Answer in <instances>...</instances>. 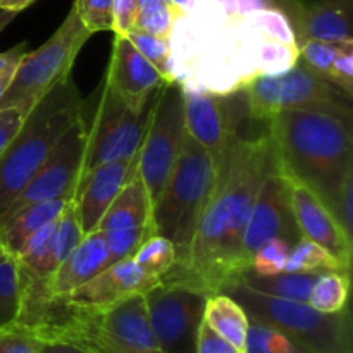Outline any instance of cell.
Masks as SVG:
<instances>
[{
	"label": "cell",
	"instance_id": "1",
	"mask_svg": "<svg viewBox=\"0 0 353 353\" xmlns=\"http://www.w3.org/2000/svg\"><path fill=\"white\" fill-rule=\"evenodd\" d=\"M274 159L268 131L252 137L238 133L233 138L217 164L216 185L192 245L164 279L190 283L214 295L243 274L241 238Z\"/></svg>",
	"mask_w": 353,
	"mask_h": 353
},
{
	"label": "cell",
	"instance_id": "2",
	"mask_svg": "<svg viewBox=\"0 0 353 353\" xmlns=\"http://www.w3.org/2000/svg\"><path fill=\"white\" fill-rule=\"evenodd\" d=\"M264 124L281 168L333 212L341 183L353 171L352 123L321 110H281Z\"/></svg>",
	"mask_w": 353,
	"mask_h": 353
},
{
	"label": "cell",
	"instance_id": "3",
	"mask_svg": "<svg viewBox=\"0 0 353 353\" xmlns=\"http://www.w3.org/2000/svg\"><path fill=\"white\" fill-rule=\"evenodd\" d=\"M81 110L83 99L71 76L34 103L19 133L0 155V214L37 174Z\"/></svg>",
	"mask_w": 353,
	"mask_h": 353
},
{
	"label": "cell",
	"instance_id": "4",
	"mask_svg": "<svg viewBox=\"0 0 353 353\" xmlns=\"http://www.w3.org/2000/svg\"><path fill=\"white\" fill-rule=\"evenodd\" d=\"M216 174L217 165L212 155L188 134L152 207L154 233L168 238L178 248V264L192 245L200 216L216 185Z\"/></svg>",
	"mask_w": 353,
	"mask_h": 353
},
{
	"label": "cell",
	"instance_id": "5",
	"mask_svg": "<svg viewBox=\"0 0 353 353\" xmlns=\"http://www.w3.org/2000/svg\"><path fill=\"white\" fill-rule=\"evenodd\" d=\"M221 293L236 300L248 317L271 324L309 353H353L348 307L338 314H323L307 302L265 295L241 281L230 283Z\"/></svg>",
	"mask_w": 353,
	"mask_h": 353
},
{
	"label": "cell",
	"instance_id": "6",
	"mask_svg": "<svg viewBox=\"0 0 353 353\" xmlns=\"http://www.w3.org/2000/svg\"><path fill=\"white\" fill-rule=\"evenodd\" d=\"M90 37L92 33L83 26L72 6L54 34L37 50H30L24 55L12 81L0 99V109L10 105L33 109L41 97L71 76L76 57Z\"/></svg>",
	"mask_w": 353,
	"mask_h": 353
},
{
	"label": "cell",
	"instance_id": "7",
	"mask_svg": "<svg viewBox=\"0 0 353 353\" xmlns=\"http://www.w3.org/2000/svg\"><path fill=\"white\" fill-rule=\"evenodd\" d=\"M250 117L265 123L281 110H321L352 123L350 99L336 86L310 72L302 62L276 76H255L243 86Z\"/></svg>",
	"mask_w": 353,
	"mask_h": 353
},
{
	"label": "cell",
	"instance_id": "8",
	"mask_svg": "<svg viewBox=\"0 0 353 353\" xmlns=\"http://www.w3.org/2000/svg\"><path fill=\"white\" fill-rule=\"evenodd\" d=\"M92 100V121L86 123V154L79 179L102 164L137 157L154 105L152 102L143 112H134L110 90L105 78L97 86Z\"/></svg>",
	"mask_w": 353,
	"mask_h": 353
},
{
	"label": "cell",
	"instance_id": "9",
	"mask_svg": "<svg viewBox=\"0 0 353 353\" xmlns=\"http://www.w3.org/2000/svg\"><path fill=\"white\" fill-rule=\"evenodd\" d=\"M186 137L181 86L178 81H168L154 100L137 161V172L147 188L152 207L181 154Z\"/></svg>",
	"mask_w": 353,
	"mask_h": 353
},
{
	"label": "cell",
	"instance_id": "10",
	"mask_svg": "<svg viewBox=\"0 0 353 353\" xmlns=\"http://www.w3.org/2000/svg\"><path fill=\"white\" fill-rule=\"evenodd\" d=\"M210 293L185 281L164 279L145 293L148 319L165 353H196V334Z\"/></svg>",
	"mask_w": 353,
	"mask_h": 353
},
{
	"label": "cell",
	"instance_id": "11",
	"mask_svg": "<svg viewBox=\"0 0 353 353\" xmlns=\"http://www.w3.org/2000/svg\"><path fill=\"white\" fill-rule=\"evenodd\" d=\"M179 86L183 93L186 131L212 155L217 165L233 138L240 133L245 116L250 114L243 88L231 95L219 97L195 81H183Z\"/></svg>",
	"mask_w": 353,
	"mask_h": 353
},
{
	"label": "cell",
	"instance_id": "12",
	"mask_svg": "<svg viewBox=\"0 0 353 353\" xmlns=\"http://www.w3.org/2000/svg\"><path fill=\"white\" fill-rule=\"evenodd\" d=\"M86 154V121L81 116L72 123L59 140L47 161L41 164L37 174L30 179L23 192L0 214V223L9 219L17 210L33 203L57 199H74L76 186L81 176Z\"/></svg>",
	"mask_w": 353,
	"mask_h": 353
},
{
	"label": "cell",
	"instance_id": "13",
	"mask_svg": "<svg viewBox=\"0 0 353 353\" xmlns=\"http://www.w3.org/2000/svg\"><path fill=\"white\" fill-rule=\"evenodd\" d=\"M159 283H162L161 279L145 272L134 262L133 257L123 259V261L112 262L100 274H97L95 278H92L79 288L72 290L71 293H68L62 299L47 303L40 310V314L26 326H31L48 309L79 314L100 312V310L117 305V303L130 299V296L145 295L152 288H155Z\"/></svg>",
	"mask_w": 353,
	"mask_h": 353
},
{
	"label": "cell",
	"instance_id": "14",
	"mask_svg": "<svg viewBox=\"0 0 353 353\" xmlns=\"http://www.w3.org/2000/svg\"><path fill=\"white\" fill-rule=\"evenodd\" d=\"M276 155V154H274ZM302 236L296 228L292 207H290L288 186L279 168L278 159L269 169L257 200L254 203L250 217L245 226L243 238H241V265L243 272L247 271L255 252L271 241L272 238H285L290 243H295Z\"/></svg>",
	"mask_w": 353,
	"mask_h": 353
},
{
	"label": "cell",
	"instance_id": "15",
	"mask_svg": "<svg viewBox=\"0 0 353 353\" xmlns=\"http://www.w3.org/2000/svg\"><path fill=\"white\" fill-rule=\"evenodd\" d=\"M278 159V157H276ZM281 168V164H279ZM283 176L286 179L293 217L296 228L303 238H309L314 243L321 245L326 252H330L347 271H352L353 257V240L345 233L341 224L334 217V214L321 202L319 196L303 185L300 179L290 174L281 168Z\"/></svg>",
	"mask_w": 353,
	"mask_h": 353
},
{
	"label": "cell",
	"instance_id": "16",
	"mask_svg": "<svg viewBox=\"0 0 353 353\" xmlns=\"http://www.w3.org/2000/svg\"><path fill=\"white\" fill-rule=\"evenodd\" d=\"M107 85L134 112H143L155 100L164 76L137 50L124 34H116L103 74Z\"/></svg>",
	"mask_w": 353,
	"mask_h": 353
},
{
	"label": "cell",
	"instance_id": "17",
	"mask_svg": "<svg viewBox=\"0 0 353 353\" xmlns=\"http://www.w3.org/2000/svg\"><path fill=\"white\" fill-rule=\"evenodd\" d=\"M54 316L72 317L76 321H81L86 326L93 327L99 333L119 341V343L128 345L138 350H159V343L155 340V334L152 331L150 319H148L147 302L145 295H134L130 299L123 300L117 305L110 309L100 310L93 314H79L68 312V310L48 309L34 321L31 326L38 324L40 321Z\"/></svg>",
	"mask_w": 353,
	"mask_h": 353
},
{
	"label": "cell",
	"instance_id": "18",
	"mask_svg": "<svg viewBox=\"0 0 353 353\" xmlns=\"http://www.w3.org/2000/svg\"><path fill=\"white\" fill-rule=\"evenodd\" d=\"M296 45L305 40L353 45V0H286Z\"/></svg>",
	"mask_w": 353,
	"mask_h": 353
},
{
	"label": "cell",
	"instance_id": "19",
	"mask_svg": "<svg viewBox=\"0 0 353 353\" xmlns=\"http://www.w3.org/2000/svg\"><path fill=\"white\" fill-rule=\"evenodd\" d=\"M137 161L138 155L126 161L102 164L79 179L74 202L83 233L88 234L97 231L105 210L137 171Z\"/></svg>",
	"mask_w": 353,
	"mask_h": 353
},
{
	"label": "cell",
	"instance_id": "20",
	"mask_svg": "<svg viewBox=\"0 0 353 353\" xmlns=\"http://www.w3.org/2000/svg\"><path fill=\"white\" fill-rule=\"evenodd\" d=\"M31 330L37 331L45 341H65L79 347L86 353H165L161 348L159 350H138L128 345L119 343L105 334L99 333L93 327L86 326L81 321L72 317L54 316L40 321Z\"/></svg>",
	"mask_w": 353,
	"mask_h": 353
},
{
	"label": "cell",
	"instance_id": "21",
	"mask_svg": "<svg viewBox=\"0 0 353 353\" xmlns=\"http://www.w3.org/2000/svg\"><path fill=\"white\" fill-rule=\"evenodd\" d=\"M141 226H152V202L143 181L134 171L105 210L97 231L109 233Z\"/></svg>",
	"mask_w": 353,
	"mask_h": 353
},
{
	"label": "cell",
	"instance_id": "22",
	"mask_svg": "<svg viewBox=\"0 0 353 353\" xmlns=\"http://www.w3.org/2000/svg\"><path fill=\"white\" fill-rule=\"evenodd\" d=\"M69 200L71 199H57L33 203V205L17 210L14 216L0 223L2 224V247L6 248L7 254L16 255L31 234L37 233L45 224L57 219Z\"/></svg>",
	"mask_w": 353,
	"mask_h": 353
},
{
	"label": "cell",
	"instance_id": "23",
	"mask_svg": "<svg viewBox=\"0 0 353 353\" xmlns=\"http://www.w3.org/2000/svg\"><path fill=\"white\" fill-rule=\"evenodd\" d=\"M203 321L228 343L233 345L234 350H245L250 319L236 300L228 296L226 293L210 295L203 310Z\"/></svg>",
	"mask_w": 353,
	"mask_h": 353
},
{
	"label": "cell",
	"instance_id": "24",
	"mask_svg": "<svg viewBox=\"0 0 353 353\" xmlns=\"http://www.w3.org/2000/svg\"><path fill=\"white\" fill-rule=\"evenodd\" d=\"M319 274H300V272H281L276 276H255L245 271L236 281L245 283L252 290L278 296V299L295 300V302H309L310 290Z\"/></svg>",
	"mask_w": 353,
	"mask_h": 353
},
{
	"label": "cell",
	"instance_id": "25",
	"mask_svg": "<svg viewBox=\"0 0 353 353\" xmlns=\"http://www.w3.org/2000/svg\"><path fill=\"white\" fill-rule=\"evenodd\" d=\"M26 274L14 255L0 259V326L16 323L23 309Z\"/></svg>",
	"mask_w": 353,
	"mask_h": 353
},
{
	"label": "cell",
	"instance_id": "26",
	"mask_svg": "<svg viewBox=\"0 0 353 353\" xmlns=\"http://www.w3.org/2000/svg\"><path fill=\"white\" fill-rule=\"evenodd\" d=\"M348 296L350 272L327 271L317 276L307 303L323 314H338L348 307Z\"/></svg>",
	"mask_w": 353,
	"mask_h": 353
},
{
	"label": "cell",
	"instance_id": "27",
	"mask_svg": "<svg viewBox=\"0 0 353 353\" xmlns=\"http://www.w3.org/2000/svg\"><path fill=\"white\" fill-rule=\"evenodd\" d=\"M327 271H347L330 252L324 250L321 245L314 243L309 238L300 236L293 243L288 259L285 264V272H300V274H323Z\"/></svg>",
	"mask_w": 353,
	"mask_h": 353
},
{
	"label": "cell",
	"instance_id": "28",
	"mask_svg": "<svg viewBox=\"0 0 353 353\" xmlns=\"http://www.w3.org/2000/svg\"><path fill=\"white\" fill-rule=\"evenodd\" d=\"M133 259L145 272L162 281L178 264L179 254L178 248L168 238L161 236V234H150L140 245Z\"/></svg>",
	"mask_w": 353,
	"mask_h": 353
},
{
	"label": "cell",
	"instance_id": "29",
	"mask_svg": "<svg viewBox=\"0 0 353 353\" xmlns=\"http://www.w3.org/2000/svg\"><path fill=\"white\" fill-rule=\"evenodd\" d=\"M85 233L81 230V223H79L78 209H76L74 199H71L62 210L61 216L55 221V231L54 240H52L50 257H48V265H50V274L54 269L71 254L76 248V245L83 240Z\"/></svg>",
	"mask_w": 353,
	"mask_h": 353
},
{
	"label": "cell",
	"instance_id": "30",
	"mask_svg": "<svg viewBox=\"0 0 353 353\" xmlns=\"http://www.w3.org/2000/svg\"><path fill=\"white\" fill-rule=\"evenodd\" d=\"M240 21L248 30L259 34V37L281 41V43L286 45H296L292 21L278 7L254 10V12H248L245 16H241Z\"/></svg>",
	"mask_w": 353,
	"mask_h": 353
},
{
	"label": "cell",
	"instance_id": "31",
	"mask_svg": "<svg viewBox=\"0 0 353 353\" xmlns=\"http://www.w3.org/2000/svg\"><path fill=\"white\" fill-rule=\"evenodd\" d=\"M250 319L248 324L245 353H309L305 348L296 345L292 338L279 330L259 319Z\"/></svg>",
	"mask_w": 353,
	"mask_h": 353
},
{
	"label": "cell",
	"instance_id": "32",
	"mask_svg": "<svg viewBox=\"0 0 353 353\" xmlns=\"http://www.w3.org/2000/svg\"><path fill=\"white\" fill-rule=\"evenodd\" d=\"M255 62H257L259 76L283 74L299 62V47L269 40L257 34Z\"/></svg>",
	"mask_w": 353,
	"mask_h": 353
},
{
	"label": "cell",
	"instance_id": "33",
	"mask_svg": "<svg viewBox=\"0 0 353 353\" xmlns=\"http://www.w3.org/2000/svg\"><path fill=\"white\" fill-rule=\"evenodd\" d=\"M124 37L137 47V50L164 76L165 81H176L172 71L171 54H169V41L164 38L154 37L147 31L131 28Z\"/></svg>",
	"mask_w": 353,
	"mask_h": 353
},
{
	"label": "cell",
	"instance_id": "34",
	"mask_svg": "<svg viewBox=\"0 0 353 353\" xmlns=\"http://www.w3.org/2000/svg\"><path fill=\"white\" fill-rule=\"evenodd\" d=\"M296 47H299V61L302 62L310 72H314L316 76L323 78L324 81H327L334 59L338 57V54H340L347 45L305 40L300 41Z\"/></svg>",
	"mask_w": 353,
	"mask_h": 353
},
{
	"label": "cell",
	"instance_id": "35",
	"mask_svg": "<svg viewBox=\"0 0 353 353\" xmlns=\"http://www.w3.org/2000/svg\"><path fill=\"white\" fill-rule=\"evenodd\" d=\"M293 243H290L285 238H272L265 245H262L255 252L254 259L250 261L247 271L255 276H276L285 272L286 259Z\"/></svg>",
	"mask_w": 353,
	"mask_h": 353
},
{
	"label": "cell",
	"instance_id": "36",
	"mask_svg": "<svg viewBox=\"0 0 353 353\" xmlns=\"http://www.w3.org/2000/svg\"><path fill=\"white\" fill-rule=\"evenodd\" d=\"M43 345V338L26 324L0 326V353H40Z\"/></svg>",
	"mask_w": 353,
	"mask_h": 353
},
{
	"label": "cell",
	"instance_id": "37",
	"mask_svg": "<svg viewBox=\"0 0 353 353\" xmlns=\"http://www.w3.org/2000/svg\"><path fill=\"white\" fill-rule=\"evenodd\" d=\"M72 6L83 26L92 34L100 31H112L114 0H74Z\"/></svg>",
	"mask_w": 353,
	"mask_h": 353
},
{
	"label": "cell",
	"instance_id": "38",
	"mask_svg": "<svg viewBox=\"0 0 353 353\" xmlns=\"http://www.w3.org/2000/svg\"><path fill=\"white\" fill-rule=\"evenodd\" d=\"M178 16L179 12L172 6V2L161 3V6L150 7V9L138 10L133 28L147 31V33L154 34V37L169 40V34H171V30Z\"/></svg>",
	"mask_w": 353,
	"mask_h": 353
},
{
	"label": "cell",
	"instance_id": "39",
	"mask_svg": "<svg viewBox=\"0 0 353 353\" xmlns=\"http://www.w3.org/2000/svg\"><path fill=\"white\" fill-rule=\"evenodd\" d=\"M105 234L107 247H109L110 262L123 261V259H130L137 254L140 245L147 240L150 234L154 233L152 226H141V228H130V230H119V231H109Z\"/></svg>",
	"mask_w": 353,
	"mask_h": 353
},
{
	"label": "cell",
	"instance_id": "40",
	"mask_svg": "<svg viewBox=\"0 0 353 353\" xmlns=\"http://www.w3.org/2000/svg\"><path fill=\"white\" fill-rule=\"evenodd\" d=\"M327 83L336 86L347 99L352 100L353 95V45H347L338 54L331 65Z\"/></svg>",
	"mask_w": 353,
	"mask_h": 353
},
{
	"label": "cell",
	"instance_id": "41",
	"mask_svg": "<svg viewBox=\"0 0 353 353\" xmlns=\"http://www.w3.org/2000/svg\"><path fill=\"white\" fill-rule=\"evenodd\" d=\"M30 112L31 109L23 105H10L6 109H0V155L6 152L10 141L19 133Z\"/></svg>",
	"mask_w": 353,
	"mask_h": 353
},
{
	"label": "cell",
	"instance_id": "42",
	"mask_svg": "<svg viewBox=\"0 0 353 353\" xmlns=\"http://www.w3.org/2000/svg\"><path fill=\"white\" fill-rule=\"evenodd\" d=\"M333 214L345 233L353 240V171L348 172L341 183Z\"/></svg>",
	"mask_w": 353,
	"mask_h": 353
},
{
	"label": "cell",
	"instance_id": "43",
	"mask_svg": "<svg viewBox=\"0 0 353 353\" xmlns=\"http://www.w3.org/2000/svg\"><path fill=\"white\" fill-rule=\"evenodd\" d=\"M196 353H234L233 345L228 343L223 336L216 333L205 321H202L196 334Z\"/></svg>",
	"mask_w": 353,
	"mask_h": 353
},
{
	"label": "cell",
	"instance_id": "44",
	"mask_svg": "<svg viewBox=\"0 0 353 353\" xmlns=\"http://www.w3.org/2000/svg\"><path fill=\"white\" fill-rule=\"evenodd\" d=\"M138 0H114V28L116 34H126L134 26Z\"/></svg>",
	"mask_w": 353,
	"mask_h": 353
},
{
	"label": "cell",
	"instance_id": "45",
	"mask_svg": "<svg viewBox=\"0 0 353 353\" xmlns=\"http://www.w3.org/2000/svg\"><path fill=\"white\" fill-rule=\"evenodd\" d=\"M28 52H30L28 41H21V43L14 45L9 50L0 52V79L7 78V76H14L17 65L21 64V61H23Z\"/></svg>",
	"mask_w": 353,
	"mask_h": 353
},
{
	"label": "cell",
	"instance_id": "46",
	"mask_svg": "<svg viewBox=\"0 0 353 353\" xmlns=\"http://www.w3.org/2000/svg\"><path fill=\"white\" fill-rule=\"evenodd\" d=\"M40 353H86L79 347L71 343H65V341H45L43 348Z\"/></svg>",
	"mask_w": 353,
	"mask_h": 353
},
{
	"label": "cell",
	"instance_id": "47",
	"mask_svg": "<svg viewBox=\"0 0 353 353\" xmlns=\"http://www.w3.org/2000/svg\"><path fill=\"white\" fill-rule=\"evenodd\" d=\"M34 0H0V10H9V12L19 14L33 3Z\"/></svg>",
	"mask_w": 353,
	"mask_h": 353
},
{
	"label": "cell",
	"instance_id": "48",
	"mask_svg": "<svg viewBox=\"0 0 353 353\" xmlns=\"http://www.w3.org/2000/svg\"><path fill=\"white\" fill-rule=\"evenodd\" d=\"M179 14H190L199 6V0H171Z\"/></svg>",
	"mask_w": 353,
	"mask_h": 353
},
{
	"label": "cell",
	"instance_id": "49",
	"mask_svg": "<svg viewBox=\"0 0 353 353\" xmlns=\"http://www.w3.org/2000/svg\"><path fill=\"white\" fill-rule=\"evenodd\" d=\"M16 16L17 14L9 12V10H0V34H2V31L6 30L10 23H12Z\"/></svg>",
	"mask_w": 353,
	"mask_h": 353
},
{
	"label": "cell",
	"instance_id": "50",
	"mask_svg": "<svg viewBox=\"0 0 353 353\" xmlns=\"http://www.w3.org/2000/svg\"><path fill=\"white\" fill-rule=\"evenodd\" d=\"M214 2H219L226 9V12L230 14L231 19H234V0H214Z\"/></svg>",
	"mask_w": 353,
	"mask_h": 353
},
{
	"label": "cell",
	"instance_id": "51",
	"mask_svg": "<svg viewBox=\"0 0 353 353\" xmlns=\"http://www.w3.org/2000/svg\"><path fill=\"white\" fill-rule=\"evenodd\" d=\"M7 254V252L6 250H3V247H0V259H2L3 257V255H6Z\"/></svg>",
	"mask_w": 353,
	"mask_h": 353
},
{
	"label": "cell",
	"instance_id": "52",
	"mask_svg": "<svg viewBox=\"0 0 353 353\" xmlns=\"http://www.w3.org/2000/svg\"><path fill=\"white\" fill-rule=\"evenodd\" d=\"M0 247H2V224H0ZM6 250V248H3Z\"/></svg>",
	"mask_w": 353,
	"mask_h": 353
},
{
	"label": "cell",
	"instance_id": "53",
	"mask_svg": "<svg viewBox=\"0 0 353 353\" xmlns=\"http://www.w3.org/2000/svg\"><path fill=\"white\" fill-rule=\"evenodd\" d=\"M234 353H245V352H234Z\"/></svg>",
	"mask_w": 353,
	"mask_h": 353
}]
</instances>
